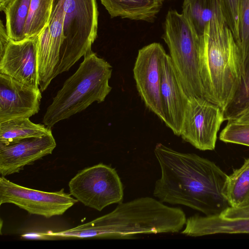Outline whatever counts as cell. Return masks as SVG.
Here are the masks:
<instances>
[{"label":"cell","instance_id":"603a6c76","mask_svg":"<svg viewBox=\"0 0 249 249\" xmlns=\"http://www.w3.org/2000/svg\"><path fill=\"white\" fill-rule=\"evenodd\" d=\"M241 55V80L235 96L224 112L227 118L249 102V43L240 49Z\"/></svg>","mask_w":249,"mask_h":249},{"label":"cell","instance_id":"277c9868","mask_svg":"<svg viewBox=\"0 0 249 249\" xmlns=\"http://www.w3.org/2000/svg\"><path fill=\"white\" fill-rule=\"evenodd\" d=\"M112 67L92 51L84 56L77 71L64 83L47 107L43 123L52 128L59 122L86 109L94 102H104L112 88Z\"/></svg>","mask_w":249,"mask_h":249},{"label":"cell","instance_id":"9a60e30c","mask_svg":"<svg viewBox=\"0 0 249 249\" xmlns=\"http://www.w3.org/2000/svg\"><path fill=\"white\" fill-rule=\"evenodd\" d=\"M160 95L164 123L180 136L189 97L179 80L171 57L166 53L161 65Z\"/></svg>","mask_w":249,"mask_h":249},{"label":"cell","instance_id":"7a4b0ae2","mask_svg":"<svg viewBox=\"0 0 249 249\" xmlns=\"http://www.w3.org/2000/svg\"><path fill=\"white\" fill-rule=\"evenodd\" d=\"M199 70L204 98L225 112L240 85L241 55L219 0H214L212 17L200 36Z\"/></svg>","mask_w":249,"mask_h":249},{"label":"cell","instance_id":"7402d4cb","mask_svg":"<svg viewBox=\"0 0 249 249\" xmlns=\"http://www.w3.org/2000/svg\"><path fill=\"white\" fill-rule=\"evenodd\" d=\"M214 0H184L182 13L198 35L203 34L210 20Z\"/></svg>","mask_w":249,"mask_h":249},{"label":"cell","instance_id":"7c38bea8","mask_svg":"<svg viewBox=\"0 0 249 249\" xmlns=\"http://www.w3.org/2000/svg\"><path fill=\"white\" fill-rule=\"evenodd\" d=\"M41 98L39 88L0 73V123L16 118H29L37 114Z\"/></svg>","mask_w":249,"mask_h":249},{"label":"cell","instance_id":"8992f818","mask_svg":"<svg viewBox=\"0 0 249 249\" xmlns=\"http://www.w3.org/2000/svg\"><path fill=\"white\" fill-rule=\"evenodd\" d=\"M64 12V40L54 78L68 71L82 56L91 51L97 36L96 0H61Z\"/></svg>","mask_w":249,"mask_h":249},{"label":"cell","instance_id":"5b68a950","mask_svg":"<svg viewBox=\"0 0 249 249\" xmlns=\"http://www.w3.org/2000/svg\"><path fill=\"white\" fill-rule=\"evenodd\" d=\"M162 38L188 96L204 97L199 75L200 36L182 14L170 10L165 17Z\"/></svg>","mask_w":249,"mask_h":249},{"label":"cell","instance_id":"d6986e66","mask_svg":"<svg viewBox=\"0 0 249 249\" xmlns=\"http://www.w3.org/2000/svg\"><path fill=\"white\" fill-rule=\"evenodd\" d=\"M226 196L230 207L241 208L249 205V158L243 165L228 176Z\"/></svg>","mask_w":249,"mask_h":249},{"label":"cell","instance_id":"4fadbf2b","mask_svg":"<svg viewBox=\"0 0 249 249\" xmlns=\"http://www.w3.org/2000/svg\"><path fill=\"white\" fill-rule=\"evenodd\" d=\"M38 43V36L19 41L11 40L0 58V73L39 88Z\"/></svg>","mask_w":249,"mask_h":249},{"label":"cell","instance_id":"e0dca14e","mask_svg":"<svg viewBox=\"0 0 249 249\" xmlns=\"http://www.w3.org/2000/svg\"><path fill=\"white\" fill-rule=\"evenodd\" d=\"M164 0H100L111 18L153 22Z\"/></svg>","mask_w":249,"mask_h":249},{"label":"cell","instance_id":"52a82bcc","mask_svg":"<svg viewBox=\"0 0 249 249\" xmlns=\"http://www.w3.org/2000/svg\"><path fill=\"white\" fill-rule=\"evenodd\" d=\"M70 194L98 211L123 202L124 187L116 169L103 163L78 172L68 184Z\"/></svg>","mask_w":249,"mask_h":249},{"label":"cell","instance_id":"3957f363","mask_svg":"<svg viewBox=\"0 0 249 249\" xmlns=\"http://www.w3.org/2000/svg\"><path fill=\"white\" fill-rule=\"evenodd\" d=\"M186 219L180 208L144 196L118 204L111 212L66 230L65 234L68 238L128 239L142 234L178 233Z\"/></svg>","mask_w":249,"mask_h":249},{"label":"cell","instance_id":"484cf974","mask_svg":"<svg viewBox=\"0 0 249 249\" xmlns=\"http://www.w3.org/2000/svg\"><path fill=\"white\" fill-rule=\"evenodd\" d=\"M249 43V0H243L240 23V41L238 44L240 49Z\"/></svg>","mask_w":249,"mask_h":249},{"label":"cell","instance_id":"cb8c5ba5","mask_svg":"<svg viewBox=\"0 0 249 249\" xmlns=\"http://www.w3.org/2000/svg\"><path fill=\"white\" fill-rule=\"evenodd\" d=\"M220 141L249 146V122L228 121L219 135Z\"/></svg>","mask_w":249,"mask_h":249},{"label":"cell","instance_id":"8fae6325","mask_svg":"<svg viewBox=\"0 0 249 249\" xmlns=\"http://www.w3.org/2000/svg\"><path fill=\"white\" fill-rule=\"evenodd\" d=\"M64 20L61 0H53L49 23L38 35L37 68L39 88L41 92L54 78L64 40Z\"/></svg>","mask_w":249,"mask_h":249},{"label":"cell","instance_id":"ac0fdd59","mask_svg":"<svg viewBox=\"0 0 249 249\" xmlns=\"http://www.w3.org/2000/svg\"><path fill=\"white\" fill-rule=\"evenodd\" d=\"M52 133L45 124H35L28 118H20L0 123V143L8 144L32 137Z\"/></svg>","mask_w":249,"mask_h":249},{"label":"cell","instance_id":"ba28073f","mask_svg":"<svg viewBox=\"0 0 249 249\" xmlns=\"http://www.w3.org/2000/svg\"><path fill=\"white\" fill-rule=\"evenodd\" d=\"M225 120L224 112L217 105L204 97H189L180 136L200 150H213Z\"/></svg>","mask_w":249,"mask_h":249},{"label":"cell","instance_id":"4316f807","mask_svg":"<svg viewBox=\"0 0 249 249\" xmlns=\"http://www.w3.org/2000/svg\"><path fill=\"white\" fill-rule=\"evenodd\" d=\"M219 215L230 219L249 218V205L241 208L229 207Z\"/></svg>","mask_w":249,"mask_h":249},{"label":"cell","instance_id":"83f0119b","mask_svg":"<svg viewBox=\"0 0 249 249\" xmlns=\"http://www.w3.org/2000/svg\"><path fill=\"white\" fill-rule=\"evenodd\" d=\"M226 120L238 122H249V102L228 117Z\"/></svg>","mask_w":249,"mask_h":249},{"label":"cell","instance_id":"5bb4252c","mask_svg":"<svg viewBox=\"0 0 249 249\" xmlns=\"http://www.w3.org/2000/svg\"><path fill=\"white\" fill-rule=\"evenodd\" d=\"M56 146L52 133L8 144L0 143L1 176L5 177L19 172L25 166L51 154Z\"/></svg>","mask_w":249,"mask_h":249},{"label":"cell","instance_id":"f546056e","mask_svg":"<svg viewBox=\"0 0 249 249\" xmlns=\"http://www.w3.org/2000/svg\"><path fill=\"white\" fill-rule=\"evenodd\" d=\"M12 0H0V10L4 11Z\"/></svg>","mask_w":249,"mask_h":249},{"label":"cell","instance_id":"2e32d148","mask_svg":"<svg viewBox=\"0 0 249 249\" xmlns=\"http://www.w3.org/2000/svg\"><path fill=\"white\" fill-rule=\"evenodd\" d=\"M181 233L191 237L219 233H249V218L230 219L220 215L196 214L187 218Z\"/></svg>","mask_w":249,"mask_h":249},{"label":"cell","instance_id":"f1b7e54d","mask_svg":"<svg viewBox=\"0 0 249 249\" xmlns=\"http://www.w3.org/2000/svg\"><path fill=\"white\" fill-rule=\"evenodd\" d=\"M11 39L9 37L6 28L4 27L2 21L0 23V58L3 55L6 48Z\"/></svg>","mask_w":249,"mask_h":249},{"label":"cell","instance_id":"30bf717a","mask_svg":"<svg viewBox=\"0 0 249 249\" xmlns=\"http://www.w3.org/2000/svg\"><path fill=\"white\" fill-rule=\"evenodd\" d=\"M166 52L159 43L148 44L138 51L133 68L139 94L146 107L164 122L160 95L161 65Z\"/></svg>","mask_w":249,"mask_h":249},{"label":"cell","instance_id":"d4e9b609","mask_svg":"<svg viewBox=\"0 0 249 249\" xmlns=\"http://www.w3.org/2000/svg\"><path fill=\"white\" fill-rule=\"evenodd\" d=\"M219 1L226 22L238 44L243 0H219Z\"/></svg>","mask_w":249,"mask_h":249},{"label":"cell","instance_id":"6da1fadb","mask_svg":"<svg viewBox=\"0 0 249 249\" xmlns=\"http://www.w3.org/2000/svg\"><path fill=\"white\" fill-rule=\"evenodd\" d=\"M154 152L161 175L153 196L160 201L184 205L205 215H219L230 207L226 196L228 175L213 162L161 143Z\"/></svg>","mask_w":249,"mask_h":249},{"label":"cell","instance_id":"ffe728a7","mask_svg":"<svg viewBox=\"0 0 249 249\" xmlns=\"http://www.w3.org/2000/svg\"><path fill=\"white\" fill-rule=\"evenodd\" d=\"M31 0H12L4 12L6 29L10 39L19 41L25 39L24 30Z\"/></svg>","mask_w":249,"mask_h":249},{"label":"cell","instance_id":"44dd1931","mask_svg":"<svg viewBox=\"0 0 249 249\" xmlns=\"http://www.w3.org/2000/svg\"><path fill=\"white\" fill-rule=\"evenodd\" d=\"M53 0H31L24 35L26 38L37 36L48 25Z\"/></svg>","mask_w":249,"mask_h":249},{"label":"cell","instance_id":"9c48e42d","mask_svg":"<svg viewBox=\"0 0 249 249\" xmlns=\"http://www.w3.org/2000/svg\"><path fill=\"white\" fill-rule=\"evenodd\" d=\"M63 188L53 192L28 188L0 178V205L13 204L32 214L49 218L63 214L78 202Z\"/></svg>","mask_w":249,"mask_h":249}]
</instances>
